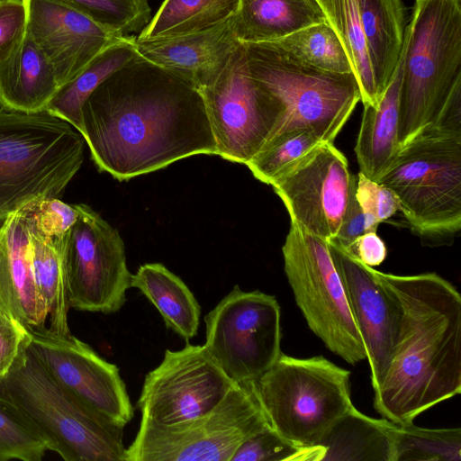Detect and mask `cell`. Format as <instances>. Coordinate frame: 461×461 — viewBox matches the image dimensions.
<instances>
[{
	"instance_id": "1",
	"label": "cell",
	"mask_w": 461,
	"mask_h": 461,
	"mask_svg": "<svg viewBox=\"0 0 461 461\" xmlns=\"http://www.w3.org/2000/svg\"><path fill=\"white\" fill-rule=\"evenodd\" d=\"M81 116L93 161L120 181L217 155L199 89L139 53L89 95Z\"/></svg>"
},
{
	"instance_id": "2",
	"label": "cell",
	"mask_w": 461,
	"mask_h": 461,
	"mask_svg": "<svg viewBox=\"0 0 461 461\" xmlns=\"http://www.w3.org/2000/svg\"><path fill=\"white\" fill-rule=\"evenodd\" d=\"M371 271L402 309L398 340L374 389V407L389 421L406 425L460 393L461 295L436 273Z\"/></svg>"
},
{
	"instance_id": "3",
	"label": "cell",
	"mask_w": 461,
	"mask_h": 461,
	"mask_svg": "<svg viewBox=\"0 0 461 461\" xmlns=\"http://www.w3.org/2000/svg\"><path fill=\"white\" fill-rule=\"evenodd\" d=\"M390 189L412 230L428 237L461 229V86L433 122L401 145L376 181Z\"/></svg>"
},
{
	"instance_id": "4",
	"label": "cell",
	"mask_w": 461,
	"mask_h": 461,
	"mask_svg": "<svg viewBox=\"0 0 461 461\" xmlns=\"http://www.w3.org/2000/svg\"><path fill=\"white\" fill-rule=\"evenodd\" d=\"M0 407L66 461H126L124 428L72 397L32 351L29 334L0 379Z\"/></svg>"
},
{
	"instance_id": "5",
	"label": "cell",
	"mask_w": 461,
	"mask_h": 461,
	"mask_svg": "<svg viewBox=\"0 0 461 461\" xmlns=\"http://www.w3.org/2000/svg\"><path fill=\"white\" fill-rule=\"evenodd\" d=\"M85 139L47 111L0 107V220L45 198H59L79 170Z\"/></svg>"
},
{
	"instance_id": "6",
	"label": "cell",
	"mask_w": 461,
	"mask_h": 461,
	"mask_svg": "<svg viewBox=\"0 0 461 461\" xmlns=\"http://www.w3.org/2000/svg\"><path fill=\"white\" fill-rule=\"evenodd\" d=\"M403 41L399 147L433 122L461 86V0H415Z\"/></svg>"
},
{
	"instance_id": "7",
	"label": "cell",
	"mask_w": 461,
	"mask_h": 461,
	"mask_svg": "<svg viewBox=\"0 0 461 461\" xmlns=\"http://www.w3.org/2000/svg\"><path fill=\"white\" fill-rule=\"evenodd\" d=\"M349 378L350 371L323 356L281 353L251 384L271 428L294 444L310 447L354 406Z\"/></svg>"
},
{
	"instance_id": "8",
	"label": "cell",
	"mask_w": 461,
	"mask_h": 461,
	"mask_svg": "<svg viewBox=\"0 0 461 461\" xmlns=\"http://www.w3.org/2000/svg\"><path fill=\"white\" fill-rule=\"evenodd\" d=\"M242 44L252 77L285 106L284 117L269 139L309 130L323 141L333 142L361 101L354 74L315 68L272 42Z\"/></svg>"
},
{
	"instance_id": "9",
	"label": "cell",
	"mask_w": 461,
	"mask_h": 461,
	"mask_svg": "<svg viewBox=\"0 0 461 461\" xmlns=\"http://www.w3.org/2000/svg\"><path fill=\"white\" fill-rule=\"evenodd\" d=\"M268 428L251 382L236 383L199 417L170 426L140 421L126 461H230L243 441Z\"/></svg>"
},
{
	"instance_id": "10",
	"label": "cell",
	"mask_w": 461,
	"mask_h": 461,
	"mask_svg": "<svg viewBox=\"0 0 461 461\" xmlns=\"http://www.w3.org/2000/svg\"><path fill=\"white\" fill-rule=\"evenodd\" d=\"M295 303L312 331L350 365L366 358L329 241L291 221L282 247Z\"/></svg>"
},
{
	"instance_id": "11",
	"label": "cell",
	"mask_w": 461,
	"mask_h": 461,
	"mask_svg": "<svg viewBox=\"0 0 461 461\" xmlns=\"http://www.w3.org/2000/svg\"><path fill=\"white\" fill-rule=\"evenodd\" d=\"M280 319L275 296L235 285L204 317V346L231 381L253 382L282 353Z\"/></svg>"
},
{
	"instance_id": "12",
	"label": "cell",
	"mask_w": 461,
	"mask_h": 461,
	"mask_svg": "<svg viewBox=\"0 0 461 461\" xmlns=\"http://www.w3.org/2000/svg\"><path fill=\"white\" fill-rule=\"evenodd\" d=\"M199 91L217 155L231 162L246 165L285 114L282 102L250 75L242 43L217 78Z\"/></svg>"
},
{
	"instance_id": "13",
	"label": "cell",
	"mask_w": 461,
	"mask_h": 461,
	"mask_svg": "<svg viewBox=\"0 0 461 461\" xmlns=\"http://www.w3.org/2000/svg\"><path fill=\"white\" fill-rule=\"evenodd\" d=\"M57 250L70 308L114 313L126 303L131 274L119 232L86 204Z\"/></svg>"
},
{
	"instance_id": "14",
	"label": "cell",
	"mask_w": 461,
	"mask_h": 461,
	"mask_svg": "<svg viewBox=\"0 0 461 461\" xmlns=\"http://www.w3.org/2000/svg\"><path fill=\"white\" fill-rule=\"evenodd\" d=\"M204 345L167 349L161 363L144 379L137 407L141 421L170 426L213 409L235 384Z\"/></svg>"
},
{
	"instance_id": "15",
	"label": "cell",
	"mask_w": 461,
	"mask_h": 461,
	"mask_svg": "<svg viewBox=\"0 0 461 461\" xmlns=\"http://www.w3.org/2000/svg\"><path fill=\"white\" fill-rule=\"evenodd\" d=\"M27 330L32 351L72 397L119 426L131 421L134 409L116 365L71 333L59 335L46 326Z\"/></svg>"
},
{
	"instance_id": "16",
	"label": "cell",
	"mask_w": 461,
	"mask_h": 461,
	"mask_svg": "<svg viewBox=\"0 0 461 461\" xmlns=\"http://www.w3.org/2000/svg\"><path fill=\"white\" fill-rule=\"evenodd\" d=\"M355 183L345 155L333 142H325L270 185L291 221L331 240L339 231Z\"/></svg>"
},
{
	"instance_id": "17",
	"label": "cell",
	"mask_w": 461,
	"mask_h": 461,
	"mask_svg": "<svg viewBox=\"0 0 461 461\" xmlns=\"http://www.w3.org/2000/svg\"><path fill=\"white\" fill-rule=\"evenodd\" d=\"M335 267L365 347L373 390L387 368L398 340L402 309L395 295L334 240H328Z\"/></svg>"
},
{
	"instance_id": "18",
	"label": "cell",
	"mask_w": 461,
	"mask_h": 461,
	"mask_svg": "<svg viewBox=\"0 0 461 461\" xmlns=\"http://www.w3.org/2000/svg\"><path fill=\"white\" fill-rule=\"evenodd\" d=\"M23 1L27 33L53 68L60 87L104 49L122 38L58 0Z\"/></svg>"
},
{
	"instance_id": "19",
	"label": "cell",
	"mask_w": 461,
	"mask_h": 461,
	"mask_svg": "<svg viewBox=\"0 0 461 461\" xmlns=\"http://www.w3.org/2000/svg\"><path fill=\"white\" fill-rule=\"evenodd\" d=\"M234 16L193 34L152 41L136 38L138 53L200 90L217 78L241 44L236 36Z\"/></svg>"
},
{
	"instance_id": "20",
	"label": "cell",
	"mask_w": 461,
	"mask_h": 461,
	"mask_svg": "<svg viewBox=\"0 0 461 461\" xmlns=\"http://www.w3.org/2000/svg\"><path fill=\"white\" fill-rule=\"evenodd\" d=\"M0 312L26 328L45 326L48 317L33 276L27 205L0 220Z\"/></svg>"
},
{
	"instance_id": "21",
	"label": "cell",
	"mask_w": 461,
	"mask_h": 461,
	"mask_svg": "<svg viewBox=\"0 0 461 461\" xmlns=\"http://www.w3.org/2000/svg\"><path fill=\"white\" fill-rule=\"evenodd\" d=\"M405 43L392 79L375 104H363L355 145L359 172L377 181L394 158L398 149L400 92Z\"/></svg>"
},
{
	"instance_id": "22",
	"label": "cell",
	"mask_w": 461,
	"mask_h": 461,
	"mask_svg": "<svg viewBox=\"0 0 461 461\" xmlns=\"http://www.w3.org/2000/svg\"><path fill=\"white\" fill-rule=\"evenodd\" d=\"M59 88L53 68L26 33L17 50L0 64V107L40 113Z\"/></svg>"
},
{
	"instance_id": "23",
	"label": "cell",
	"mask_w": 461,
	"mask_h": 461,
	"mask_svg": "<svg viewBox=\"0 0 461 461\" xmlns=\"http://www.w3.org/2000/svg\"><path fill=\"white\" fill-rule=\"evenodd\" d=\"M395 425L353 406L315 444L321 449V461H393Z\"/></svg>"
},
{
	"instance_id": "24",
	"label": "cell",
	"mask_w": 461,
	"mask_h": 461,
	"mask_svg": "<svg viewBox=\"0 0 461 461\" xmlns=\"http://www.w3.org/2000/svg\"><path fill=\"white\" fill-rule=\"evenodd\" d=\"M326 22L317 0H240L234 16L241 43L271 42Z\"/></svg>"
},
{
	"instance_id": "25",
	"label": "cell",
	"mask_w": 461,
	"mask_h": 461,
	"mask_svg": "<svg viewBox=\"0 0 461 461\" xmlns=\"http://www.w3.org/2000/svg\"><path fill=\"white\" fill-rule=\"evenodd\" d=\"M378 99L390 83L404 39L401 0H357Z\"/></svg>"
},
{
	"instance_id": "26",
	"label": "cell",
	"mask_w": 461,
	"mask_h": 461,
	"mask_svg": "<svg viewBox=\"0 0 461 461\" xmlns=\"http://www.w3.org/2000/svg\"><path fill=\"white\" fill-rule=\"evenodd\" d=\"M131 287L139 289L159 312L166 326L185 342L196 336L201 307L185 282L164 265L140 266L131 276Z\"/></svg>"
},
{
	"instance_id": "27",
	"label": "cell",
	"mask_w": 461,
	"mask_h": 461,
	"mask_svg": "<svg viewBox=\"0 0 461 461\" xmlns=\"http://www.w3.org/2000/svg\"><path fill=\"white\" fill-rule=\"evenodd\" d=\"M138 54L136 37L125 36L97 54L70 82L61 86L45 111L83 132L81 108L89 95L110 75Z\"/></svg>"
},
{
	"instance_id": "28",
	"label": "cell",
	"mask_w": 461,
	"mask_h": 461,
	"mask_svg": "<svg viewBox=\"0 0 461 461\" xmlns=\"http://www.w3.org/2000/svg\"><path fill=\"white\" fill-rule=\"evenodd\" d=\"M239 6L240 0H165L136 38L152 41L211 30L232 18Z\"/></svg>"
},
{
	"instance_id": "29",
	"label": "cell",
	"mask_w": 461,
	"mask_h": 461,
	"mask_svg": "<svg viewBox=\"0 0 461 461\" xmlns=\"http://www.w3.org/2000/svg\"><path fill=\"white\" fill-rule=\"evenodd\" d=\"M327 23L340 40L357 81L363 104L378 101L357 0H317Z\"/></svg>"
},
{
	"instance_id": "30",
	"label": "cell",
	"mask_w": 461,
	"mask_h": 461,
	"mask_svg": "<svg viewBox=\"0 0 461 461\" xmlns=\"http://www.w3.org/2000/svg\"><path fill=\"white\" fill-rule=\"evenodd\" d=\"M29 230L33 276L50 318L49 329L59 335L70 334L68 324L70 305L60 257L54 247L30 227Z\"/></svg>"
},
{
	"instance_id": "31",
	"label": "cell",
	"mask_w": 461,
	"mask_h": 461,
	"mask_svg": "<svg viewBox=\"0 0 461 461\" xmlns=\"http://www.w3.org/2000/svg\"><path fill=\"white\" fill-rule=\"evenodd\" d=\"M271 42L315 68L334 73H353L342 43L327 21Z\"/></svg>"
},
{
	"instance_id": "32",
	"label": "cell",
	"mask_w": 461,
	"mask_h": 461,
	"mask_svg": "<svg viewBox=\"0 0 461 461\" xmlns=\"http://www.w3.org/2000/svg\"><path fill=\"white\" fill-rule=\"evenodd\" d=\"M393 461H460L461 429L395 425Z\"/></svg>"
},
{
	"instance_id": "33",
	"label": "cell",
	"mask_w": 461,
	"mask_h": 461,
	"mask_svg": "<svg viewBox=\"0 0 461 461\" xmlns=\"http://www.w3.org/2000/svg\"><path fill=\"white\" fill-rule=\"evenodd\" d=\"M323 143L309 130L284 132L269 139L246 166L258 180L270 185Z\"/></svg>"
},
{
	"instance_id": "34",
	"label": "cell",
	"mask_w": 461,
	"mask_h": 461,
	"mask_svg": "<svg viewBox=\"0 0 461 461\" xmlns=\"http://www.w3.org/2000/svg\"><path fill=\"white\" fill-rule=\"evenodd\" d=\"M85 14L110 33H140L151 20L148 0H58Z\"/></svg>"
},
{
	"instance_id": "35",
	"label": "cell",
	"mask_w": 461,
	"mask_h": 461,
	"mask_svg": "<svg viewBox=\"0 0 461 461\" xmlns=\"http://www.w3.org/2000/svg\"><path fill=\"white\" fill-rule=\"evenodd\" d=\"M321 449L318 446L294 444L268 428L243 441L230 461H321Z\"/></svg>"
},
{
	"instance_id": "36",
	"label": "cell",
	"mask_w": 461,
	"mask_h": 461,
	"mask_svg": "<svg viewBox=\"0 0 461 461\" xmlns=\"http://www.w3.org/2000/svg\"><path fill=\"white\" fill-rule=\"evenodd\" d=\"M29 227L56 250L78 218L77 204L59 198H45L27 205Z\"/></svg>"
},
{
	"instance_id": "37",
	"label": "cell",
	"mask_w": 461,
	"mask_h": 461,
	"mask_svg": "<svg viewBox=\"0 0 461 461\" xmlns=\"http://www.w3.org/2000/svg\"><path fill=\"white\" fill-rule=\"evenodd\" d=\"M46 444L12 413L0 407V461H41Z\"/></svg>"
},
{
	"instance_id": "38",
	"label": "cell",
	"mask_w": 461,
	"mask_h": 461,
	"mask_svg": "<svg viewBox=\"0 0 461 461\" xmlns=\"http://www.w3.org/2000/svg\"><path fill=\"white\" fill-rule=\"evenodd\" d=\"M355 194L365 214L368 231L376 230L379 223L399 211L398 202L393 192L361 172L356 176Z\"/></svg>"
},
{
	"instance_id": "39",
	"label": "cell",
	"mask_w": 461,
	"mask_h": 461,
	"mask_svg": "<svg viewBox=\"0 0 461 461\" xmlns=\"http://www.w3.org/2000/svg\"><path fill=\"white\" fill-rule=\"evenodd\" d=\"M27 33L23 0H0V64L20 46Z\"/></svg>"
},
{
	"instance_id": "40",
	"label": "cell",
	"mask_w": 461,
	"mask_h": 461,
	"mask_svg": "<svg viewBox=\"0 0 461 461\" xmlns=\"http://www.w3.org/2000/svg\"><path fill=\"white\" fill-rule=\"evenodd\" d=\"M27 339V328L0 312V379L8 372Z\"/></svg>"
},
{
	"instance_id": "41",
	"label": "cell",
	"mask_w": 461,
	"mask_h": 461,
	"mask_svg": "<svg viewBox=\"0 0 461 461\" xmlns=\"http://www.w3.org/2000/svg\"><path fill=\"white\" fill-rule=\"evenodd\" d=\"M356 183L351 190L348 203L336 237L332 240L345 249L363 233L368 231L365 214L356 198Z\"/></svg>"
},
{
	"instance_id": "42",
	"label": "cell",
	"mask_w": 461,
	"mask_h": 461,
	"mask_svg": "<svg viewBox=\"0 0 461 461\" xmlns=\"http://www.w3.org/2000/svg\"><path fill=\"white\" fill-rule=\"evenodd\" d=\"M346 250L371 267L381 265L387 253L385 244L377 235L376 230L363 233Z\"/></svg>"
}]
</instances>
